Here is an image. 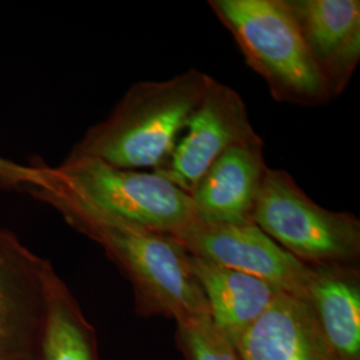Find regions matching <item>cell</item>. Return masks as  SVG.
I'll use <instances>...</instances> for the list:
<instances>
[{
    "mask_svg": "<svg viewBox=\"0 0 360 360\" xmlns=\"http://www.w3.org/2000/svg\"><path fill=\"white\" fill-rule=\"evenodd\" d=\"M28 193L53 207L72 229L103 248L132 284L141 315L176 323L210 318L188 252L171 236L116 218L77 198L55 180L52 167L47 184Z\"/></svg>",
    "mask_w": 360,
    "mask_h": 360,
    "instance_id": "cell-1",
    "label": "cell"
},
{
    "mask_svg": "<svg viewBox=\"0 0 360 360\" xmlns=\"http://www.w3.org/2000/svg\"><path fill=\"white\" fill-rule=\"evenodd\" d=\"M214 77L191 68L167 80L138 82L68 156H90L124 169L162 167Z\"/></svg>",
    "mask_w": 360,
    "mask_h": 360,
    "instance_id": "cell-2",
    "label": "cell"
},
{
    "mask_svg": "<svg viewBox=\"0 0 360 360\" xmlns=\"http://www.w3.org/2000/svg\"><path fill=\"white\" fill-rule=\"evenodd\" d=\"M208 4L275 101L309 107L333 101L284 0H210Z\"/></svg>",
    "mask_w": 360,
    "mask_h": 360,
    "instance_id": "cell-3",
    "label": "cell"
},
{
    "mask_svg": "<svg viewBox=\"0 0 360 360\" xmlns=\"http://www.w3.org/2000/svg\"><path fill=\"white\" fill-rule=\"evenodd\" d=\"M252 223L307 266H359V219L319 206L284 169H267Z\"/></svg>",
    "mask_w": 360,
    "mask_h": 360,
    "instance_id": "cell-4",
    "label": "cell"
},
{
    "mask_svg": "<svg viewBox=\"0 0 360 360\" xmlns=\"http://www.w3.org/2000/svg\"><path fill=\"white\" fill-rule=\"evenodd\" d=\"M52 174L77 198L150 231L172 236L198 221L191 196L154 171L117 168L90 156H67Z\"/></svg>",
    "mask_w": 360,
    "mask_h": 360,
    "instance_id": "cell-5",
    "label": "cell"
},
{
    "mask_svg": "<svg viewBox=\"0 0 360 360\" xmlns=\"http://www.w3.org/2000/svg\"><path fill=\"white\" fill-rule=\"evenodd\" d=\"M51 263L0 229V360H40Z\"/></svg>",
    "mask_w": 360,
    "mask_h": 360,
    "instance_id": "cell-6",
    "label": "cell"
},
{
    "mask_svg": "<svg viewBox=\"0 0 360 360\" xmlns=\"http://www.w3.org/2000/svg\"><path fill=\"white\" fill-rule=\"evenodd\" d=\"M167 162L155 174L191 196L195 187L221 155L232 147L263 141L252 127L238 91L217 79L190 117Z\"/></svg>",
    "mask_w": 360,
    "mask_h": 360,
    "instance_id": "cell-7",
    "label": "cell"
},
{
    "mask_svg": "<svg viewBox=\"0 0 360 360\" xmlns=\"http://www.w3.org/2000/svg\"><path fill=\"white\" fill-rule=\"evenodd\" d=\"M188 254L255 276L279 291L307 297L311 266L288 254L255 223H193L171 236Z\"/></svg>",
    "mask_w": 360,
    "mask_h": 360,
    "instance_id": "cell-8",
    "label": "cell"
},
{
    "mask_svg": "<svg viewBox=\"0 0 360 360\" xmlns=\"http://www.w3.org/2000/svg\"><path fill=\"white\" fill-rule=\"evenodd\" d=\"M331 98L347 89L360 60L359 0H284Z\"/></svg>",
    "mask_w": 360,
    "mask_h": 360,
    "instance_id": "cell-9",
    "label": "cell"
},
{
    "mask_svg": "<svg viewBox=\"0 0 360 360\" xmlns=\"http://www.w3.org/2000/svg\"><path fill=\"white\" fill-rule=\"evenodd\" d=\"M267 169L263 141L226 151L208 168L191 193L198 221L205 224L252 221Z\"/></svg>",
    "mask_w": 360,
    "mask_h": 360,
    "instance_id": "cell-10",
    "label": "cell"
},
{
    "mask_svg": "<svg viewBox=\"0 0 360 360\" xmlns=\"http://www.w3.org/2000/svg\"><path fill=\"white\" fill-rule=\"evenodd\" d=\"M231 342L240 360H336L309 303L285 292Z\"/></svg>",
    "mask_w": 360,
    "mask_h": 360,
    "instance_id": "cell-11",
    "label": "cell"
},
{
    "mask_svg": "<svg viewBox=\"0 0 360 360\" xmlns=\"http://www.w3.org/2000/svg\"><path fill=\"white\" fill-rule=\"evenodd\" d=\"M309 309L336 360H360L359 266H311Z\"/></svg>",
    "mask_w": 360,
    "mask_h": 360,
    "instance_id": "cell-12",
    "label": "cell"
},
{
    "mask_svg": "<svg viewBox=\"0 0 360 360\" xmlns=\"http://www.w3.org/2000/svg\"><path fill=\"white\" fill-rule=\"evenodd\" d=\"M190 269L199 284L210 319L230 340L257 321L278 295L276 287L217 263L188 254Z\"/></svg>",
    "mask_w": 360,
    "mask_h": 360,
    "instance_id": "cell-13",
    "label": "cell"
},
{
    "mask_svg": "<svg viewBox=\"0 0 360 360\" xmlns=\"http://www.w3.org/2000/svg\"><path fill=\"white\" fill-rule=\"evenodd\" d=\"M40 360H99L96 333L55 270L49 279Z\"/></svg>",
    "mask_w": 360,
    "mask_h": 360,
    "instance_id": "cell-14",
    "label": "cell"
},
{
    "mask_svg": "<svg viewBox=\"0 0 360 360\" xmlns=\"http://www.w3.org/2000/svg\"><path fill=\"white\" fill-rule=\"evenodd\" d=\"M176 345L184 360H240L231 340L210 318L176 323Z\"/></svg>",
    "mask_w": 360,
    "mask_h": 360,
    "instance_id": "cell-15",
    "label": "cell"
},
{
    "mask_svg": "<svg viewBox=\"0 0 360 360\" xmlns=\"http://www.w3.org/2000/svg\"><path fill=\"white\" fill-rule=\"evenodd\" d=\"M49 166H23L0 156V188L28 193L41 188L49 180Z\"/></svg>",
    "mask_w": 360,
    "mask_h": 360,
    "instance_id": "cell-16",
    "label": "cell"
}]
</instances>
